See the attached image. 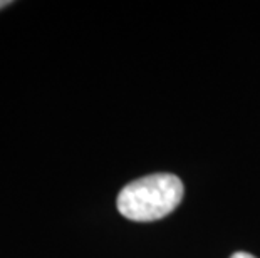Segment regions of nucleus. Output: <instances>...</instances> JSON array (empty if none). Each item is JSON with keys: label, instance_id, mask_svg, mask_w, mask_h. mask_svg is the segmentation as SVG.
Listing matches in <instances>:
<instances>
[{"label": "nucleus", "instance_id": "f257e3e1", "mask_svg": "<svg viewBox=\"0 0 260 258\" xmlns=\"http://www.w3.org/2000/svg\"><path fill=\"white\" fill-rule=\"evenodd\" d=\"M183 200V183L168 173L149 174L131 181L119 191L118 211L131 222H156L175 210Z\"/></svg>", "mask_w": 260, "mask_h": 258}, {"label": "nucleus", "instance_id": "7ed1b4c3", "mask_svg": "<svg viewBox=\"0 0 260 258\" xmlns=\"http://www.w3.org/2000/svg\"><path fill=\"white\" fill-rule=\"evenodd\" d=\"M12 2H7V0H0V10H2L4 7H7V5H10Z\"/></svg>", "mask_w": 260, "mask_h": 258}, {"label": "nucleus", "instance_id": "f03ea898", "mask_svg": "<svg viewBox=\"0 0 260 258\" xmlns=\"http://www.w3.org/2000/svg\"><path fill=\"white\" fill-rule=\"evenodd\" d=\"M230 258H255V256L247 253V251H237V253H234Z\"/></svg>", "mask_w": 260, "mask_h": 258}]
</instances>
